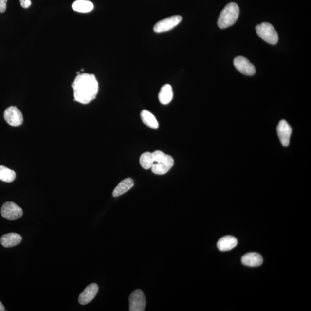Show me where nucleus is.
I'll use <instances>...</instances> for the list:
<instances>
[{
    "mask_svg": "<svg viewBox=\"0 0 311 311\" xmlns=\"http://www.w3.org/2000/svg\"><path fill=\"white\" fill-rule=\"evenodd\" d=\"M75 101L88 104L96 98L99 91V84L95 75L83 73L77 75L72 84Z\"/></svg>",
    "mask_w": 311,
    "mask_h": 311,
    "instance_id": "obj_1",
    "label": "nucleus"
},
{
    "mask_svg": "<svg viewBox=\"0 0 311 311\" xmlns=\"http://www.w3.org/2000/svg\"><path fill=\"white\" fill-rule=\"evenodd\" d=\"M239 13V7L236 3H229L220 14L218 22L219 27L224 29L232 26L238 19Z\"/></svg>",
    "mask_w": 311,
    "mask_h": 311,
    "instance_id": "obj_2",
    "label": "nucleus"
},
{
    "mask_svg": "<svg viewBox=\"0 0 311 311\" xmlns=\"http://www.w3.org/2000/svg\"><path fill=\"white\" fill-rule=\"evenodd\" d=\"M256 31L260 38L272 45H275L278 41V33L275 28L269 23H262L256 27Z\"/></svg>",
    "mask_w": 311,
    "mask_h": 311,
    "instance_id": "obj_3",
    "label": "nucleus"
},
{
    "mask_svg": "<svg viewBox=\"0 0 311 311\" xmlns=\"http://www.w3.org/2000/svg\"><path fill=\"white\" fill-rule=\"evenodd\" d=\"M182 18L180 15L172 16L158 22L153 27V31L156 33H161L170 31L180 24Z\"/></svg>",
    "mask_w": 311,
    "mask_h": 311,
    "instance_id": "obj_4",
    "label": "nucleus"
},
{
    "mask_svg": "<svg viewBox=\"0 0 311 311\" xmlns=\"http://www.w3.org/2000/svg\"><path fill=\"white\" fill-rule=\"evenodd\" d=\"M1 216L8 220L13 221L21 218L23 210L17 204L12 202H7L2 205L1 210Z\"/></svg>",
    "mask_w": 311,
    "mask_h": 311,
    "instance_id": "obj_5",
    "label": "nucleus"
},
{
    "mask_svg": "<svg viewBox=\"0 0 311 311\" xmlns=\"http://www.w3.org/2000/svg\"><path fill=\"white\" fill-rule=\"evenodd\" d=\"M146 298L143 292L137 290L132 292L129 297L130 311H144L146 309Z\"/></svg>",
    "mask_w": 311,
    "mask_h": 311,
    "instance_id": "obj_6",
    "label": "nucleus"
},
{
    "mask_svg": "<svg viewBox=\"0 0 311 311\" xmlns=\"http://www.w3.org/2000/svg\"><path fill=\"white\" fill-rule=\"evenodd\" d=\"M4 118L6 122L12 127H18L23 122L22 113L17 107L10 106L5 110Z\"/></svg>",
    "mask_w": 311,
    "mask_h": 311,
    "instance_id": "obj_7",
    "label": "nucleus"
},
{
    "mask_svg": "<svg viewBox=\"0 0 311 311\" xmlns=\"http://www.w3.org/2000/svg\"><path fill=\"white\" fill-rule=\"evenodd\" d=\"M234 66L237 70L246 76H253L256 73V68L244 56H237L234 59Z\"/></svg>",
    "mask_w": 311,
    "mask_h": 311,
    "instance_id": "obj_8",
    "label": "nucleus"
},
{
    "mask_svg": "<svg viewBox=\"0 0 311 311\" xmlns=\"http://www.w3.org/2000/svg\"><path fill=\"white\" fill-rule=\"evenodd\" d=\"M276 130H277L279 139L282 145L288 146L290 143L292 134V128L290 125L285 120H281L279 122Z\"/></svg>",
    "mask_w": 311,
    "mask_h": 311,
    "instance_id": "obj_9",
    "label": "nucleus"
},
{
    "mask_svg": "<svg viewBox=\"0 0 311 311\" xmlns=\"http://www.w3.org/2000/svg\"><path fill=\"white\" fill-rule=\"evenodd\" d=\"M98 291L99 287L96 284H91L88 286L78 297L80 304L86 305L90 303L96 297Z\"/></svg>",
    "mask_w": 311,
    "mask_h": 311,
    "instance_id": "obj_10",
    "label": "nucleus"
},
{
    "mask_svg": "<svg viewBox=\"0 0 311 311\" xmlns=\"http://www.w3.org/2000/svg\"><path fill=\"white\" fill-rule=\"evenodd\" d=\"M262 256L257 253H250L242 257L241 262L243 265L249 267H257L262 265Z\"/></svg>",
    "mask_w": 311,
    "mask_h": 311,
    "instance_id": "obj_11",
    "label": "nucleus"
},
{
    "mask_svg": "<svg viewBox=\"0 0 311 311\" xmlns=\"http://www.w3.org/2000/svg\"><path fill=\"white\" fill-rule=\"evenodd\" d=\"M237 238L231 235L222 237L218 241V249L221 251H227L234 249L237 246Z\"/></svg>",
    "mask_w": 311,
    "mask_h": 311,
    "instance_id": "obj_12",
    "label": "nucleus"
},
{
    "mask_svg": "<svg viewBox=\"0 0 311 311\" xmlns=\"http://www.w3.org/2000/svg\"><path fill=\"white\" fill-rule=\"evenodd\" d=\"M22 240V237L17 233L5 234L1 238V243L3 247L9 248L17 246Z\"/></svg>",
    "mask_w": 311,
    "mask_h": 311,
    "instance_id": "obj_13",
    "label": "nucleus"
},
{
    "mask_svg": "<svg viewBox=\"0 0 311 311\" xmlns=\"http://www.w3.org/2000/svg\"><path fill=\"white\" fill-rule=\"evenodd\" d=\"M134 181L128 178L120 182L113 191L112 196L117 197L122 196L134 186Z\"/></svg>",
    "mask_w": 311,
    "mask_h": 311,
    "instance_id": "obj_14",
    "label": "nucleus"
},
{
    "mask_svg": "<svg viewBox=\"0 0 311 311\" xmlns=\"http://www.w3.org/2000/svg\"><path fill=\"white\" fill-rule=\"evenodd\" d=\"M174 97L172 88L171 85L165 84L162 87L159 93V99L163 105H168L172 101Z\"/></svg>",
    "mask_w": 311,
    "mask_h": 311,
    "instance_id": "obj_15",
    "label": "nucleus"
},
{
    "mask_svg": "<svg viewBox=\"0 0 311 311\" xmlns=\"http://www.w3.org/2000/svg\"><path fill=\"white\" fill-rule=\"evenodd\" d=\"M72 7L74 11L80 13H88L94 8L93 3L89 0H77L73 3Z\"/></svg>",
    "mask_w": 311,
    "mask_h": 311,
    "instance_id": "obj_16",
    "label": "nucleus"
},
{
    "mask_svg": "<svg viewBox=\"0 0 311 311\" xmlns=\"http://www.w3.org/2000/svg\"><path fill=\"white\" fill-rule=\"evenodd\" d=\"M141 118L143 123L153 129H157L159 128V122L155 116L151 112L144 110L141 112Z\"/></svg>",
    "mask_w": 311,
    "mask_h": 311,
    "instance_id": "obj_17",
    "label": "nucleus"
},
{
    "mask_svg": "<svg viewBox=\"0 0 311 311\" xmlns=\"http://www.w3.org/2000/svg\"><path fill=\"white\" fill-rule=\"evenodd\" d=\"M154 163H160L171 166L172 168L174 164V160L171 156L166 155L160 150H156L152 153Z\"/></svg>",
    "mask_w": 311,
    "mask_h": 311,
    "instance_id": "obj_18",
    "label": "nucleus"
},
{
    "mask_svg": "<svg viewBox=\"0 0 311 311\" xmlns=\"http://www.w3.org/2000/svg\"><path fill=\"white\" fill-rule=\"evenodd\" d=\"M16 176L17 175L14 171L4 166L0 165V180L11 183L15 180Z\"/></svg>",
    "mask_w": 311,
    "mask_h": 311,
    "instance_id": "obj_19",
    "label": "nucleus"
},
{
    "mask_svg": "<svg viewBox=\"0 0 311 311\" xmlns=\"http://www.w3.org/2000/svg\"><path fill=\"white\" fill-rule=\"evenodd\" d=\"M140 163L144 169H149L151 168L154 164L152 153L147 152L142 154L140 157Z\"/></svg>",
    "mask_w": 311,
    "mask_h": 311,
    "instance_id": "obj_20",
    "label": "nucleus"
},
{
    "mask_svg": "<svg viewBox=\"0 0 311 311\" xmlns=\"http://www.w3.org/2000/svg\"><path fill=\"white\" fill-rule=\"evenodd\" d=\"M171 168V166L168 165L160 164V163H154V164L150 169H152V172L155 174L164 175L170 170Z\"/></svg>",
    "mask_w": 311,
    "mask_h": 311,
    "instance_id": "obj_21",
    "label": "nucleus"
},
{
    "mask_svg": "<svg viewBox=\"0 0 311 311\" xmlns=\"http://www.w3.org/2000/svg\"><path fill=\"white\" fill-rule=\"evenodd\" d=\"M8 0H0V13H4L7 9Z\"/></svg>",
    "mask_w": 311,
    "mask_h": 311,
    "instance_id": "obj_22",
    "label": "nucleus"
},
{
    "mask_svg": "<svg viewBox=\"0 0 311 311\" xmlns=\"http://www.w3.org/2000/svg\"><path fill=\"white\" fill-rule=\"evenodd\" d=\"M20 5L25 9L28 8L31 5V0H20Z\"/></svg>",
    "mask_w": 311,
    "mask_h": 311,
    "instance_id": "obj_23",
    "label": "nucleus"
},
{
    "mask_svg": "<svg viewBox=\"0 0 311 311\" xmlns=\"http://www.w3.org/2000/svg\"><path fill=\"white\" fill-rule=\"evenodd\" d=\"M5 311V307L4 306H3V304H2L1 301H0V311Z\"/></svg>",
    "mask_w": 311,
    "mask_h": 311,
    "instance_id": "obj_24",
    "label": "nucleus"
}]
</instances>
